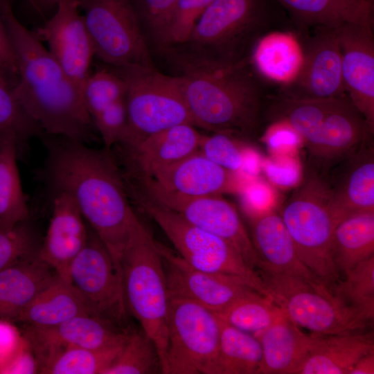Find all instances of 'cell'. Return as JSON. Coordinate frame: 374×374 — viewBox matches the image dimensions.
Listing matches in <instances>:
<instances>
[{
    "label": "cell",
    "instance_id": "cell-42",
    "mask_svg": "<svg viewBox=\"0 0 374 374\" xmlns=\"http://www.w3.org/2000/svg\"><path fill=\"white\" fill-rule=\"evenodd\" d=\"M233 136L214 133L202 134L198 151L207 159L233 172L243 171L245 154Z\"/></svg>",
    "mask_w": 374,
    "mask_h": 374
},
{
    "label": "cell",
    "instance_id": "cell-15",
    "mask_svg": "<svg viewBox=\"0 0 374 374\" xmlns=\"http://www.w3.org/2000/svg\"><path fill=\"white\" fill-rule=\"evenodd\" d=\"M237 176L238 172L222 168L198 151L149 175L123 179L127 190L201 197L240 190Z\"/></svg>",
    "mask_w": 374,
    "mask_h": 374
},
{
    "label": "cell",
    "instance_id": "cell-33",
    "mask_svg": "<svg viewBox=\"0 0 374 374\" xmlns=\"http://www.w3.org/2000/svg\"><path fill=\"white\" fill-rule=\"evenodd\" d=\"M219 319L217 374H260L262 350L259 339Z\"/></svg>",
    "mask_w": 374,
    "mask_h": 374
},
{
    "label": "cell",
    "instance_id": "cell-8",
    "mask_svg": "<svg viewBox=\"0 0 374 374\" xmlns=\"http://www.w3.org/2000/svg\"><path fill=\"white\" fill-rule=\"evenodd\" d=\"M119 68L126 87L127 127L125 138L116 145H134L168 127L193 125L175 76L141 65Z\"/></svg>",
    "mask_w": 374,
    "mask_h": 374
},
{
    "label": "cell",
    "instance_id": "cell-45",
    "mask_svg": "<svg viewBox=\"0 0 374 374\" xmlns=\"http://www.w3.org/2000/svg\"><path fill=\"white\" fill-rule=\"evenodd\" d=\"M263 169L269 179L280 187L293 186L301 178L300 164L292 157L271 158L265 162Z\"/></svg>",
    "mask_w": 374,
    "mask_h": 374
},
{
    "label": "cell",
    "instance_id": "cell-2",
    "mask_svg": "<svg viewBox=\"0 0 374 374\" xmlns=\"http://www.w3.org/2000/svg\"><path fill=\"white\" fill-rule=\"evenodd\" d=\"M1 11L17 65L13 93L24 110L46 134L86 144L95 141L96 128L80 89L17 19L11 4Z\"/></svg>",
    "mask_w": 374,
    "mask_h": 374
},
{
    "label": "cell",
    "instance_id": "cell-28",
    "mask_svg": "<svg viewBox=\"0 0 374 374\" xmlns=\"http://www.w3.org/2000/svg\"><path fill=\"white\" fill-rule=\"evenodd\" d=\"M249 62L259 76L284 87L294 82L300 73L303 48L294 33L274 30L258 40Z\"/></svg>",
    "mask_w": 374,
    "mask_h": 374
},
{
    "label": "cell",
    "instance_id": "cell-43",
    "mask_svg": "<svg viewBox=\"0 0 374 374\" xmlns=\"http://www.w3.org/2000/svg\"><path fill=\"white\" fill-rule=\"evenodd\" d=\"M213 0H177L168 28V43L188 42L201 15Z\"/></svg>",
    "mask_w": 374,
    "mask_h": 374
},
{
    "label": "cell",
    "instance_id": "cell-40",
    "mask_svg": "<svg viewBox=\"0 0 374 374\" xmlns=\"http://www.w3.org/2000/svg\"><path fill=\"white\" fill-rule=\"evenodd\" d=\"M125 84L121 75L105 69L92 72L82 89L86 110L92 118L125 98Z\"/></svg>",
    "mask_w": 374,
    "mask_h": 374
},
{
    "label": "cell",
    "instance_id": "cell-26",
    "mask_svg": "<svg viewBox=\"0 0 374 374\" xmlns=\"http://www.w3.org/2000/svg\"><path fill=\"white\" fill-rule=\"evenodd\" d=\"M371 353H374L371 333L357 331L315 336L294 374H349L357 360Z\"/></svg>",
    "mask_w": 374,
    "mask_h": 374
},
{
    "label": "cell",
    "instance_id": "cell-18",
    "mask_svg": "<svg viewBox=\"0 0 374 374\" xmlns=\"http://www.w3.org/2000/svg\"><path fill=\"white\" fill-rule=\"evenodd\" d=\"M23 334L39 365V373L68 347L101 349L125 341L130 329H122L89 314H80L50 327L26 326Z\"/></svg>",
    "mask_w": 374,
    "mask_h": 374
},
{
    "label": "cell",
    "instance_id": "cell-6",
    "mask_svg": "<svg viewBox=\"0 0 374 374\" xmlns=\"http://www.w3.org/2000/svg\"><path fill=\"white\" fill-rule=\"evenodd\" d=\"M297 254L305 267L328 287L341 280L332 254V236L337 222L331 208L328 181L317 172L285 203L280 215Z\"/></svg>",
    "mask_w": 374,
    "mask_h": 374
},
{
    "label": "cell",
    "instance_id": "cell-4",
    "mask_svg": "<svg viewBox=\"0 0 374 374\" xmlns=\"http://www.w3.org/2000/svg\"><path fill=\"white\" fill-rule=\"evenodd\" d=\"M121 266L127 311L154 344L163 373L168 346V296L165 274L157 241L136 213Z\"/></svg>",
    "mask_w": 374,
    "mask_h": 374
},
{
    "label": "cell",
    "instance_id": "cell-52",
    "mask_svg": "<svg viewBox=\"0 0 374 374\" xmlns=\"http://www.w3.org/2000/svg\"><path fill=\"white\" fill-rule=\"evenodd\" d=\"M60 0H28L32 8L40 13L45 15L53 8H56L58 2Z\"/></svg>",
    "mask_w": 374,
    "mask_h": 374
},
{
    "label": "cell",
    "instance_id": "cell-27",
    "mask_svg": "<svg viewBox=\"0 0 374 374\" xmlns=\"http://www.w3.org/2000/svg\"><path fill=\"white\" fill-rule=\"evenodd\" d=\"M57 276L38 254L0 271V319L16 321L35 296Z\"/></svg>",
    "mask_w": 374,
    "mask_h": 374
},
{
    "label": "cell",
    "instance_id": "cell-24",
    "mask_svg": "<svg viewBox=\"0 0 374 374\" xmlns=\"http://www.w3.org/2000/svg\"><path fill=\"white\" fill-rule=\"evenodd\" d=\"M251 241L260 260L258 267L323 283L300 260L280 215L272 209L248 214Z\"/></svg>",
    "mask_w": 374,
    "mask_h": 374
},
{
    "label": "cell",
    "instance_id": "cell-11",
    "mask_svg": "<svg viewBox=\"0 0 374 374\" xmlns=\"http://www.w3.org/2000/svg\"><path fill=\"white\" fill-rule=\"evenodd\" d=\"M69 281L90 315L128 328L121 266L89 224L87 242L71 263Z\"/></svg>",
    "mask_w": 374,
    "mask_h": 374
},
{
    "label": "cell",
    "instance_id": "cell-36",
    "mask_svg": "<svg viewBox=\"0 0 374 374\" xmlns=\"http://www.w3.org/2000/svg\"><path fill=\"white\" fill-rule=\"evenodd\" d=\"M162 373L157 349L142 330H130L121 348L103 374Z\"/></svg>",
    "mask_w": 374,
    "mask_h": 374
},
{
    "label": "cell",
    "instance_id": "cell-39",
    "mask_svg": "<svg viewBox=\"0 0 374 374\" xmlns=\"http://www.w3.org/2000/svg\"><path fill=\"white\" fill-rule=\"evenodd\" d=\"M14 84L0 73V132H12L17 139L18 154L28 150L33 137L41 138L44 132L26 113L13 93Z\"/></svg>",
    "mask_w": 374,
    "mask_h": 374
},
{
    "label": "cell",
    "instance_id": "cell-50",
    "mask_svg": "<svg viewBox=\"0 0 374 374\" xmlns=\"http://www.w3.org/2000/svg\"><path fill=\"white\" fill-rule=\"evenodd\" d=\"M38 373L37 360L27 341L23 349L1 371L0 374H33Z\"/></svg>",
    "mask_w": 374,
    "mask_h": 374
},
{
    "label": "cell",
    "instance_id": "cell-10",
    "mask_svg": "<svg viewBox=\"0 0 374 374\" xmlns=\"http://www.w3.org/2000/svg\"><path fill=\"white\" fill-rule=\"evenodd\" d=\"M163 373L217 374L220 332L216 313L195 302L168 299Z\"/></svg>",
    "mask_w": 374,
    "mask_h": 374
},
{
    "label": "cell",
    "instance_id": "cell-19",
    "mask_svg": "<svg viewBox=\"0 0 374 374\" xmlns=\"http://www.w3.org/2000/svg\"><path fill=\"white\" fill-rule=\"evenodd\" d=\"M373 27L346 24L338 27L341 75L346 95L374 132V37Z\"/></svg>",
    "mask_w": 374,
    "mask_h": 374
},
{
    "label": "cell",
    "instance_id": "cell-35",
    "mask_svg": "<svg viewBox=\"0 0 374 374\" xmlns=\"http://www.w3.org/2000/svg\"><path fill=\"white\" fill-rule=\"evenodd\" d=\"M283 314L281 308L270 298L252 291L217 314L228 324L258 337Z\"/></svg>",
    "mask_w": 374,
    "mask_h": 374
},
{
    "label": "cell",
    "instance_id": "cell-9",
    "mask_svg": "<svg viewBox=\"0 0 374 374\" xmlns=\"http://www.w3.org/2000/svg\"><path fill=\"white\" fill-rule=\"evenodd\" d=\"M133 199L159 225L177 253L188 264L204 271L240 278L257 292L270 298L259 273L226 240L190 224L171 210L141 197Z\"/></svg>",
    "mask_w": 374,
    "mask_h": 374
},
{
    "label": "cell",
    "instance_id": "cell-3",
    "mask_svg": "<svg viewBox=\"0 0 374 374\" xmlns=\"http://www.w3.org/2000/svg\"><path fill=\"white\" fill-rule=\"evenodd\" d=\"M175 76L193 125L233 137L258 132L264 95L250 62H222L206 54L177 57Z\"/></svg>",
    "mask_w": 374,
    "mask_h": 374
},
{
    "label": "cell",
    "instance_id": "cell-25",
    "mask_svg": "<svg viewBox=\"0 0 374 374\" xmlns=\"http://www.w3.org/2000/svg\"><path fill=\"white\" fill-rule=\"evenodd\" d=\"M285 11L296 35L318 28L346 24L373 26V0H274Z\"/></svg>",
    "mask_w": 374,
    "mask_h": 374
},
{
    "label": "cell",
    "instance_id": "cell-12",
    "mask_svg": "<svg viewBox=\"0 0 374 374\" xmlns=\"http://www.w3.org/2000/svg\"><path fill=\"white\" fill-rule=\"evenodd\" d=\"M84 13L95 56L122 67L153 68L137 13L130 0H77Z\"/></svg>",
    "mask_w": 374,
    "mask_h": 374
},
{
    "label": "cell",
    "instance_id": "cell-34",
    "mask_svg": "<svg viewBox=\"0 0 374 374\" xmlns=\"http://www.w3.org/2000/svg\"><path fill=\"white\" fill-rule=\"evenodd\" d=\"M335 98H294L280 94L271 106V121L287 122L299 134L310 151L318 140Z\"/></svg>",
    "mask_w": 374,
    "mask_h": 374
},
{
    "label": "cell",
    "instance_id": "cell-30",
    "mask_svg": "<svg viewBox=\"0 0 374 374\" xmlns=\"http://www.w3.org/2000/svg\"><path fill=\"white\" fill-rule=\"evenodd\" d=\"M80 314H89L81 296L70 282L57 275L35 296L16 321L26 326L50 327Z\"/></svg>",
    "mask_w": 374,
    "mask_h": 374
},
{
    "label": "cell",
    "instance_id": "cell-32",
    "mask_svg": "<svg viewBox=\"0 0 374 374\" xmlns=\"http://www.w3.org/2000/svg\"><path fill=\"white\" fill-rule=\"evenodd\" d=\"M332 254L344 275L374 256V211L355 213L338 222L333 232Z\"/></svg>",
    "mask_w": 374,
    "mask_h": 374
},
{
    "label": "cell",
    "instance_id": "cell-22",
    "mask_svg": "<svg viewBox=\"0 0 374 374\" xmlns=\"http://www.w3.org/2000/svg\"><path fill=\"white\" fill-rule=\"evenodd\" d=\"M366 122L348 96L335 98L310 154L327 168L360 149L371 136Z\"/></svg>",
    "mask_w": 374,
    "mask_h": 374
},
{
    "label": "cell",
    "instance_id": "cell-53",
    "mask_svg": "<svg viewBox=\"0 0 374 374\" xmlns=\"http://www.w3.org/2000/svg\"><path fill=\"white\" fill-rule=\"evenodd\" d=\"M10 3V0H0V9L2 10L6 5Z\"/></svg>",
    "mask_w": 374,
    "mask_h": 374
},
{
    "label": "cell",
    "instance_id": "cell-38",
    "mask_svg": "<svg viewBox=\"0 0 374 374\" xmlns=\"http://www.w3.org/2000/svg\"><path fill=\"white\" fill-rule=\"evenodd\" d=\"M335 293L367 321L374 317V256L361 261L333 287Z\"/></svg>",
    "mask_w": 374,
    "mask_h": 374
},
{
    "label": "cell",
    "instance_id": "cell-16",
    "mask_svg": "<svg viewBox=\"0 0 374 374\" xmlns=\"http://www.w3.org/2000/svg\"><path fill=\"white\" fill-rule=\"evenodd\" d=\"M80 11L77 0H60L53 16L33 33L47 43L50 53L82 93L95 51Z\"/></svg>",
    "mask_w": 374,
    "mask_h": 374
},
{
    "label": "cell",
    "instance_id": "cell-49",
    "mask_svg": "<svg viewBox=\"0 0 374 374\" xmlns=\"http://www.w3.org/2000/svg\"><path fill=\"white\" fill-rule=\"evenodd\" d=\"M271 189L262 183H253L244 191L245 209L247 214L271 209L273 195Z\"/></svg>",
    "mask_w": 374,
    "mask_h": 374
},
{
    "label": "cell",
    "instance_id": "cell-17",
    "mask_svg": "<svg viewBox=\"0 0 374 374\" xmlns=\"http://www.w3.org/2000/svg\"><path fill=\"white\" fill-rule=\"evenodd\" d=\"M157 246L168 299L191 301L217 314L242 296L255 291L240 278L198 269L166 246L158 242Z\"/></svg>",
    "mask_w": 374,
    "mask_h": 374
},
{
    "label": "cell",
    "instance_id": "cell-20",
    "mask_svg": "<svg viewBox=\"0 0 374 374\" xmlns=\"http://www.w3.org/2000/svg\"><path fill=\"white\" fill-rule=\"evenodd\" d=\"M201 136L193 125L180 124L154 133L134 145H116L125 168V171L121 170L123 177L147 176L198 152Z\"/></svg>",
    "mask_w": 374,
    "mask_h": 374
},
{
    "label": "cell",
    "instance_id": "cell-37",
    "mask_svg": "<svg viewBox=\"0 0 374 374\" xmlns=\"http://www.w3.org/2000/svg\"><path fill=\"white\" fill-rule=\"evenodd\" d=\"M124 342L101 349L66 348L57 354L40 373L103 374L115 359Z\"/></svg>",
    "mask_w": 374,
    "mask_h": 374
},
{
    "label": "cell",
    "instance_id": "cell-46",
    "mask_svg": "<svg viewBox=\"0 0 374 374\" xmlns=\"http://www.w3.org/2000/svg\"><path fill=\"white\" fill-rule=\"evenodd\" d=\"M24 335L9 320L0 319V373L26 344Z\"/></svg>",
    "mask_w": 374,
    "mask_h": 374
},
{
    "label": "cell",
    "instance_id": "cell-47",
    "mask_svg": "<svg viewBox=\"0 0 374 374\" xmlns=\"http://www.w3.org/2000/svg\"><path fill=\"white\" fill-rule=\"evenodd\" d=\"M268 147L276 151L280 147H299L303 139L299 134L285 121H271L263 136Z\"/></svg>",
    "mask_w": 374,
    "mask_h": 374
},
{
    "label": "cell",
    "instance_id": "cell-41",
    "mask_svg": "<svg viewBox=\"0 0 374 374\" xmlns=\"http://www.w3.org/2000/svg\"><path fill=\"white\" fill-rule=\"evenodd\" d=\"M42 240L30 217L10 229H0V271L25 258L37 255Z\"/></svg>",
    "mask_w": 374,
    "mask_h": 374
},
{
    "label": "cell",
    "instance_id": "cell-21",
    "mask_svg": "<svg viewBox=\"0 0 374 374\" xmlns=\"http://www.w3.org/2000/svg\"><path fill=\"white\" fill-rule=\"evenodd\" d=\"M52 198V214L38 257L69 281L71 263L87 242L88 224L70 195L60 193Z\"/></svg>",
    "mask_w": 374,
    "mask_h": 374
},
{
    "label": "cell",
    "instance_id": "cell-7",
    "mask_svg": "<svg viewBox=\"0 0 374 374\" xmlns=\"http://www.w3.org/2000/svg\"><path fill=\"white\" fill-rule=\"evenodd\" d=\"M258 271L271 299L296 326L312 335L360 331L368 323L323 283L311 282L264 267Z\"/></svg>",
    "mask_w": 374,
    "mask_h": 374
},
{
    "label": "cell",
    "instance_id": "cell-44",
    "mask_svg": "<svg viewBox=\"0 0 374 374\" xmlns=\"http://www.w3.org/2000/svg\"><path fill=\"white\" fill-rule=\"evenodd\" d=\"M141 15L154 36L168 43V28L177 0H139Z\"/></svg>",
    "mask_w": 374,
    "mask_h": 374
},
{
    "label": "cell",
    "instance_id": "cell-51",
    "mask_svg": "<svg viewBox=\"0 0 374 374\" xmlns=\"http://www.w3.org/2000/svg\"><path fill=\"white\" fill-rule=\"evenodd\" d=\"M374 353L362 357L355 364L349 374H373Z\"/></svg>",
    "mask_w": 374,
    "mask_h": 374
},
{
    "label": "cell",
    "instance_id": "cell-29",
    "mask_svg": "<svg viewBox=\"0 0 374 374\" xmlns=\"http://www.w3.org/2000/svg\"><path fill=\"white\" fill-rule=\"evenodd\" d=\"M256 337L262 350L260 374H294L315 339V335L303 332L284 312Z\"/></svg>",
    "mask_w": 374,
    "mask_h": 374
},
{
    "label": "cell",
    "instance_id": "cell-13",
    "mask_svg": "<svg viewBox=\"0 0 374 374\" xmlns=\"http://www.w3.org/2000/svg\"><path fill=\"white\" fill-rule=\"evenodd\" d=\"M131 195L171 210L190 224L224 239L250 267L258 269L260 260L236 208L220 195L186 197L137 190H132Z\"/></svg>",
    "mask_w": 374,
    "mask_h": 374
},
{
    "label": "cell",
    "instance_id": "cell-23",
    "mask_svg": "<svg viewBox=\"0 0 374 374\" xmlns=\"http://www.w3.org/2000/svg\"><path fill=\"white\" fill-rule=\"evenodd\" d=\"M329 181L331 208L337 222L351 215L374 211V150L366 143L340 162Z\"/></svg>",
    "mask_w": 374,
    "mask_h": 374
},
{
    "label": "cell",
    "instance_id": "cell-14",
    "mask_svg": "<svg viewBox=\"0 0 374 374\" xmlns=\"http://www.w3.org/2000/svg\"><path fill=\"white\" fill-rule=\"evenodd\" d=\"M296 36L303 48V65L295 80L281 87L279 93L294 98L346 96L341 75L338 28H318Z\"/></svg>",
    "mask_w": 374,
    "mask_h": 374
},
{
    "label": "cell",
    "instance_id": "cell-48",
    "mask_svg": "<svg viewBox=\"0 0 374 374\" xmlns=\"http://www.w3.org/2000/svg\"><path fill=\"white\" fill-rule=\"evenodd\" d=\"M0 73L15 84L17 80V65L15 55L7 33L0 9Z\"/></svg>",
    "mask_w": 374,
    "mask_h": 374
},
{
    "label": "cell",
    "instance_id": "cell-1",
    "mask_svg": "<svg viewBox=\"0 0 374 374\" xmlns=\"http://www.w3.org/2000/svg\"><path fill=\"white\" fill-rule=\"evenodd\" d=\"M40 139L47 157L39 176L51 196L70 195L121 265L135 213L112 150L92 148L61 136L44 134Z\"/></svg>",
    "mask_w": 374,
    "mask_h": 374
},
{
    "label": "cell",
    "instance_id": "cell-31",
    "mask_svg": "<svg viewBox=\"0 0 374 374\" xmlns=\"http://www.w3.org/2000/svg\"><path fill=\"white\" fill-rule=\"evenodd\" d=\"M17 139L0 132V229H10L30 217L17 164Z\"/></svg>",
    "mask_w": 374,
    "mask_h": 374
},
{
    "label": "cell",
    "instance_id": "cell-5",
    "mask_svg": "<svg viewBox=\"0 0 374 374\" xmlns=\"http://www.w3.org/2000/svg\"><path fill=\"white\" fill-rule=\"evenodd\" d=\"M291 28L274 0H213L197 20L188 41L208 55L236 64L249 61L253 46L267 33Z\"/></svg>",
    "mask_w": 374,
    "mask_h": 374
}]
</instances>
